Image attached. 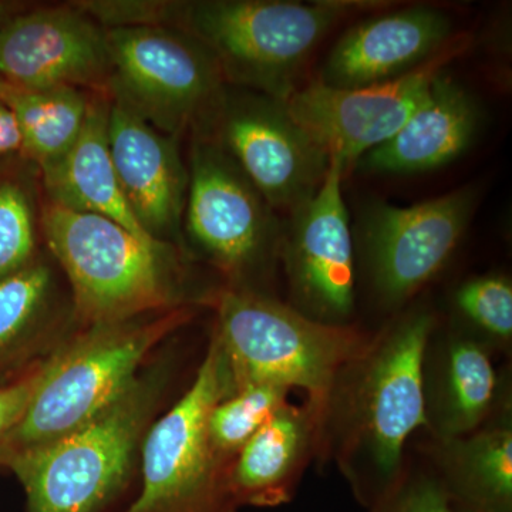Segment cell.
<instances>
[{"mask_svg":"<svg viewBox=\"0 0 512 512\" xmlns=\"http://www.w3.org/2000/svg\"><path fill=\"white\" fill-rule=\"evenodd\" d=\"M436 326L426 308L394 319L342 370L330 392L316 457L335 461L367 511L402 480L407 440L426 430L421 366Z\"/></svg>","mask_w":512,"mask_h":512,"instance_id":"obj_1","label":"cell"},{"mask_svg":"<svg viewBox=\"0 0 512 512\" xmlns=\"http://www.w3.org/2000/svg\"><path fill=\"white\" fill-rule=\"evenodd\" d=\"M194 315L188 305L120 322L74 328L49 355L25 416L0 444V470L96 419L136 380L153 349Z\"/></svg>","mask_w":512,"mask_h":512,"instance_id":"obj_2","label":"cell"},{"mask_svg":"<svg viewBox=\"0 0 512 512\" xmlns=\"http://www.w3.org/2000/svg\"><path fill=\"white\" fill-rule=\"evenodd\" d=\"M167 363L141 370L96 419L2 470L26 495V512H106L127 490L148 429L170 384Z\"/></svg>","mask_w":512,"mask_h":512,"instance_id":"obj_3","label":"cell"},{"mask_svg":"<svg viewBox=\"0 0 512 512\" xmlns=\"http://www.w3.org/2000/svg\"><path fill=\"white\" fill-rule=\"evenodd\" d=\"M40 232L69 282L77 328L187 305L173 245L49 201L40 208Z\"/></svg>","mask_w":512,"mask_h":512,"instance_id":"obj_4","label":"cell"},{"mask_svg":"<svg viewBox=\"0 0 512 512\" xmlns=\"http://www.w3.org/2000/svg\"><path fill=\"white\" fill-rule=\"evenodd\" d=\"M372 2L194 0L178 2L173 28L194 37L214 57L227 86L286 101L330 30Z\"/></svg>","mask_w":512,"mask_h":512,"instance_id":"obj_5","label":"cell"},{"mask_svg":"<svg viewBox=\"0 0 512 512\" xmlns=\"http://www.w3.org/2000/svg\"><path fill=\"white\" fill-rule=\"evenodd\" d=\"M212 303L214 332L227 350L237 390L255 383L302 390L319 424L340 373L373 336L352 325L316 322L251 289L227 286Z\"/></svg>","mask_w":512,"mask_h":512,"instance_id":"obj_6","label":"cell"},{"mask_svg":"<svg viewBox=\"0 0 512 512\" xmlns=\"http://www.w3.org/2000/svg\"><path fill=\"white\" fill-rule=\"evenodd\" d=\"M235 392L227 350L212 332L194 382L144 437L141 491L123 512H238L229 488L234 463L215 450L208 430L214 407Z\"/></svg>","mask_w":512,"mask_h":512,"instance_id":"obj_7","label":"cell"},{"mask_svg":"<svg viewBox=\"0 0 512 512\" xmlns=\"http://www.w3.org/2000/svg\"><path fill=\"white\" fill-rule=\"evenodd\" d=\"M183 228L191 244L228 279L256 289L279 261L284 225L276 211L214 141L194 134Z\"/></svg>","mask_w":512,"mask_h":512,"instance_id":"obj_8","label":"cell"},{"mask_svg":"<svg viewBox=\"0 0 512 512\" xmlns=\"http://www.w3.org/2000/svg\"><path fill=\"white\" fill-rule=\"evenodd\" d=\"M107 94L161 133L181 138L210 117L227 84L211 53L177 28L106 29Z\"/></svg>","mask_w":512,"mask_h":512,"instance_id":"obj_9","label":"cell"},{"mask_svg":"<svg viewBox=\"0 0 512 512\" xmlns=\"http://www.w3.org/2000/svg\"><path fill=\"white\" fill-rule=\"evenodd\" d=\"M194 134L218 144L274 211L295 210L328 174L330 157L292 119L285 101L225 87Z\"/></svg>","mask_w":512,"mask_h":512,"instance_id":"obj_10","label":"cell"},{"mask_svg":"<svg viewBox=\"0 0 512 512\" xmlns=\"http://www.w3.org/2000/svg\"><path fill=\"white\" fill-rule=\"evenodd\" d=\"M477 205L473 187L410 205L366 212L362 244L367 275L382 305L399 308L429 284L454 254Z\"/></svg>","mask_w":512,"mask_h":512,"instance_id":"obj_11","label":"cell"},{"mask_svg":"<svg viewBox=\"0 0 512 512\" xmlns=\"http://www.w3.org/2000/svg\"><path fill=\"white\" fill-rule=\"evenodd\" d=\"M470 39H457L439 56L392 82L357 89H336L318 80L299 87L286 109L330 158L345 170L382 146L404 126L448 62L467 49Z\"/></svg>","mask_w":512,"mask_h":512,"instance_id":"obj_12","label":"cell"},{"mask_svg":"<svg viewBox=\"0 0 512 512\" xmlns=\"http://www.w3.org/2000/svg\"><path fill=\"white\" fill-rule=\"evenodd\" d=\"M345 171L342 161L330 158L319 190L289 212L279 248L289 305L326 325H349L355 309V251L342 192Z\"/></svg>","mask_w":512,"mask_h":512,"instance_id":"obj_13","label":"cell"},{"mask_svg":"<svg viewBox=\"0 0 512 512\" xmlns=\"http://www.w3.org/2000/svg\"><path fill=\"white\" fill-rule=\"evenodd\" d=\"M107 30L69 6L16 13L0 25V79L25 90L107 93Z\"/></svg>","mask_w":512,"mask_h":512,"instance_id":"obj_14","label":"cell"},{"mask_svg":"<svg viewBox=\"0 0 512 512\" xmlns=\"http://www.w3.org/2000/svg\"><path fill=\"white\" fill-rule=\"evenodd\" d=\"M107 137L121 192L140 227L160 244H180L190 181L180 138L111 97Z\"/></svg>","mask_w":512,"mask_h":512,"instance_id":"obj_15","label":"cell"},{"mask_svg":"<svg viewBox=\"0 0 512 512\" xmlns=\"http://www.w3.org/2000/svg\"><path fill=\"white\" fill-rule=\"evenodd\" d=\"M457 37L453 19L430 6L370 16L343 33L318 82L336 89L392 82L439 56Z\"/></svg>","mask_w":512,"mask_h":512,"instance_id":"obj_16","label":"cell"},{"mask_svg":"<svg viewBox=\"0 0 512 512\" xmlns=\"http://www.w3.org/2000/svg\"><path fill=\"white\" fill-rule=\"evenodd\" d=\"M437 328V326H436ZM426 431L431 439L466 436L505 406L488 342L470 330L430 335L421 366Z\"/></svg>","mask_w":512,"mask_h":512,"instance_id":"obj_17","label":"cell"},{"mask_svg":"<svg viewBox=\"0 0 512 512\" xmlns=\"http://www.w3.org/2000/svg\"><path fill=\"white\" fill-rule=\"evenodd\" d=\"M481 123L476 99L441 73L426 99L389 141L356 161L376 174H414L436 170L473 144Z\"/></svg>","mask_w":512,"mask_h":512,"instance_id":"obj_18","label":"cell"},{"mask_svg":"<svg viewBox=\"0 0 512 512\" xmlns=\"http://www.w3.org/2000/svg\"><path fill=\"white\" fill-rule=\"evenodd\" d=\"M319 417L308 403H286L242 447L229 474L238 508L288 504L306 467L318 456Z\"/></svg>","mask_w":512,"mask_h":512,"instance_id":"obj_19","label":"cell"},{"mask_svg":"<svg viewBox=\"0 0 512 512\" xmlns=\"http://www.w3.org/2000/svg\"><path fill=\"white\" fill-rule=\"evenodd\" d=\"M76 328L60 303L53 265L37 255L0 279V384L12 382L49 356Z\"/></svg>","mask_w":512,"mask_h":512,"instance_id":"obj_20","label":"cell"},{"mask_svg":"<svg viewBox=\"0 0 512 512\" xmlns=\"http://www.w3.org/2000/svg\"><path fill=\"white\" fill-rule=\"evenodd\" d=\"M424 451L458 512H512L511 403L466 436L430 437Z\"/></svg>","mask_w":512,"mask_h":512,"instance_id":"obj_21","label":"cell"},{"mask_svg":"<svg viewBox=\"0 0 512 512\" xmlns=\"http://www.w3.org/2000/svg\"><path fill=\"white\" fill-rule=\"evenodd\" d=\"M109 109V94L93 92L76 143L60 160L40 171L46 201L67 210L100 215L144 241L157 242L140 227L121 192L107 137Z\"/></svg>","mask_w":512,"mask_h":512,"instance_id":"obj_22","label":"cell"},{"mask_svg":"<svg viewBox=\"0 0 512 512\" xmlns=\"http://www.w3.org/2000/svg\"><path fill=\"white\" fill-rule=\"evenodd\" d=\"M92 93L73 87L25 90L0 79V101L18 121L22 157L40 171L60 160L82 133Z\"/></svg>","mask_w":512,"mask_h":512,"instance_id":"obj_23","label":"cell"},{"mask_svg":"<svg viewBox=\"0 0 512 512\" xmlns=\"http://www.w3.org/2000/svg\"><path fill=\"white\" fill-rule=\"evenodd\" d=\"M289 392L278 384H248L218 403L208 421L215 450L234 463L242 447L288 403Z\"/></svg>","mask_w":512,"mask_h":512,"instance_id":"obj_24","label":"cell"},{"mask_svg":"<svg viewBox=\"0 0 512 512\" xmlns=\"http://www.w3.org/2000/svg\"><path fill=\"white\" fill-rule=\"evenodd\" d=\"M35 195L23 178L0 177V279L29 265L37 255Z\"/></svg>","mask_w":512,"mask_h":512,"instance_id":"obj_25","label":"cell"},{"mask_svg":"<svg viewBox=\"0 0 512 512\" xmlns=\"http://www.w3.org/2000/svg\"><path fill=\"white\" fill-rule=\"evenodd\" d=\"M458 312L487 342L507 345L512 338V286L505 276L471 278L457 289Z\"/></svg>","mask_w":512,"mask_h":512,"instance_id":"obj_26","label":"cell"},{"mask_svg":"<svg viewBox=\"0 0 512 512\" xmlns=\"http://www.w3.org/2000/svg\"><path fill=\"white\" fill-rule=\"evenodd\" d=\"M178 2L161 0H90L73 2L104 29L163 26L173 28Z\"/></svg>","mask_w":512,"mask_h":512,"instance_id":"obj_27","label":"cell"},{"mask_svg":"<svg viewBox=\"0 0 512 512\" xmlns=\"http://www.w3.org/2000/svg\"><path fill=\"white\" fill-rule=\"evenodd\" d=\"M369 512H458L430 467L407 466L396 488Z\"/></svg>","mask_w":512,"mask_h":512,"instance_id":"obj_28","label":"cell"},{"mask_svg":"<svg viewBox=\"0 0 512 512\" xmlns=\"http://www.w3.org/2000/svg\"><path fill=\"white\" fill-rule=\"evenodd\" d=\"M49 356L26 370L18 379L0 384V444L25 416L30 402L45 379Z\"/></svg>","mask_w":512,"mask_h":512,"instance_id":"obj_29","label":"cell"},{"mask_svg":"<svg viewBox=\"0 0 512 512\" xmlns=\"http://www.w3.org/2000/svg\"><path fill=\"white\" fill-rule=\"evenodd\" d=\"M22 156V136H20L18 121L15 114L0 101V158Z\"/></svg>","mask_w":512,"mask_h":512,"instance_id":"obj_30","label":"cell"},{"mask_svg":"<svg viewBox=\"0 0 512 512\" xmlns=\"http://www.w3.org/2000/svg\"><path fill=\"white\" fill-rule=\"evenodd\" d=\"M18 10H20V6L16 5V3L2 2L0 0V25L12 18V16H15Z\"/></svg>","mask_w":512,"mask_h":512,"instance_id":"obj_31","label":"cell"}]
</instances>
